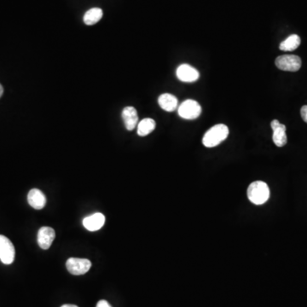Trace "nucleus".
<instances>
[{
    "label": "nucleus",
    "instance_id": "obj_12",
    "mask_svg": "<svg viewBox=\"0 0 307 307\" xmlns=\"http://www.w3.org/2000/svg\"><path fill=\"white\" fill-rule=\"evenodd\" d=\"M122 119L126 130L132 131L137 126L138 122V116L136 108L133 107H125L122 111Z\"/></svg>",
    "mask_w": 307,
    "mask_h": 307
},
{
    "label": "nucleus",
    "instance_id": "obj_11",
    "mask_svg": "<svg viewBox=\"0 0 307 307\" xmlns=\"http://www.w3.org/2000/svg\"><path fill=\"white\" fill-rule=\"evenodd\" d=\"M27 202L30 206L37 210L44 208L46 204V197L41 191L38 189H33L27 195Z\"/></svg>",
    "mask_w": 307,
    "mask_h": 307
},
{
    "label": "nucleus",
    "instance_id": "obj_1",
    "mask_svg": "<svg viewBox=\"0 0 307 307\" xmlns=\"http://www.w3.org/2000/svg\"><path fill=\"white\" fill-rule=\"evenodd\" d=\"M229 135V129L224 124L215 125L204 134L203 143L206 148H213L226 139Z\"/></svg>",
    "mask_w": 307,
    "mask_h": 307
},
{
    "label": "nucleus",
    "instance_id": "obj_3",
    "mask_svg": "<svg viewBox=\"0 0 307 307\" xmlns=\"http://www.w3.org/2000/svg\"><path fill=\"white\" fill-rule=\"evenodd\" d=\"M179 116L185 119H195L200 116L202 113L201 105L195 100H186L183 102L178 109Z\"/></svg>",
    "mask_w": 307,
    "mask_h": 307
},
{
    "label": "nucleus",
    "instance_id": "obj_16",
    "mask_svg": "<svg viewBox=\"0 0 307 307\" xmlns=\"http://www.w3.org/2000/svg\"><path fill=\"white\" fill-rule=\"evenodd\" d=\"M102 15L103 13L102 9L93 8L86 12V14L84 15V22L88 26H92V25L98 23L102 17Z\"/></svg>",
    "mask_w": 307,
    "mask_h": 307
},
{
    "label": "nucleus",
    "instance_id": "obj_15",
    "mask_svg": "<svg viewBox=\"0 0 307 307\" xmlns=\"http://www.w3.org/2000/svg\"><path fill=\"white\" fill-rule=\"evenodd\" d=\"M155 128V121L150 118H146L141 120L137 125V134L140 137H145L151 133Z\"/></svg>",
    "mask_w": 307,
    "mask_h": 307
},
{
    "label": "nucleus",
    "instance_id": "obj_4",
    "mask_svg": "<svg viewBox=\"0 0 307 307\" xmlns=\"http://www.w3.org/2000/svg\"><path fill=\"white\" fill-rule=\"evenodd\" d=\"M275 63L281 70L296 72L302 67V59L296 55H284L278 57Z\"/></svg>",
    "mask_w": 307,
    "mask_h": 307
},
{
    "label": "nucleus",
    "instance_id": "obj_14",
    "mask_svg": "<svg viewBox=\"0 0 307 307\" xmlns=\"http://www.w3.org/2000/svg\"><path fill=\"white\" fill-rule=\"evenodd\" d=\"M302 43V39L297 34H292L280 44L281 51H293L296 50Z\"/></svg>",
    "mask_w": 307,
    "mask_h": 307
},
{
    "label": "nucleus",
    "instance_id": "obj_13",
    "mask_svg": "<svg viewBox=\"0 0 307 307\" xmlns=\"http://www.w3.org/2000/svg\"><path fill=\"white\" fill-rule=\"evenodd\" d=\"M159 105L161 106L162 109L167 112H172L174 111L178 107L179 105V101L175 96L169 94V93H165L162 95L160 96L158 99Z\"/></svg>",
    "mask_w": 307,
    "mask_h": 307
},
{
    "label": "nucleus",
    "instance_id": "obj_9",
    "mask_svg": "<svg viewBox=\"0 0 307 307\" xmlns=\"http://www.w3.org/2000/svg\"><path fill=\"white\" fill-rule=\"evenodd\" d=\"M56 237L55 230L51 227L44 226L38 232V243L42 249H49Z\"/></svg>",
    "mask_w": 307,
    "mask_h": 307
},
{
    "label": "nucleus",
    "instance_id": "obj_8",
    "mask_svg": "<svg viewBox=\"0 0 307 307\" xmlns=\"http://www.w3.org/2000/svg\"><path fill=\"white\" fill-rule=\"evenodd\" d=\"M273 136L272 139L275 144L278 147H284L287 143L288 138L286 134V126L284 124H281L278 119H273L271 123Z\"/></svg>",
    "mask_w": 307,
    "mask_h": 307
},
{
    "label": "nucleus",
    "instance_id": "obj_5",
    "mask_svg": "<svg viewBox=\"0 0 307 307\" xmlns=\"http://www.w3.org/2000/svg\"><path fill=\"white\" fill-rule=\"evenodd\" d=\"M15 247L6 236L0 235V260L4 265H10L15 260Z\"/></svg>",
    "mask_w": 307,
    "mask_h": 307
},
{
    "label": "nucleus",
    "instance_id": "obj_18",
    "mask_svg": "<svg viewBox=\"0 0 307 307\" xmlns=\"http://www.w3.org/2000/svg\"><path fill=\"white\" fill-rule=\"evenodd\" d=\"M97 307H112L110 306V304L108 303V302H106V301H100V302L98 303L97 305Z\"/></svg>",
    "mask_w": 307,
    "mask_h": 307
},
{
    "label": "nucleus",
    "instance_id": "obj_20",
    "mask_svg": "<svg viewBox=\"0 0 307 307\" xmlns=\"http://www.w3.org/2000/svg\"><path fill=\"white\" fill-rule=\"evenodd\" d=\"M61 307H78L77 306H75V305H63Z\"/></svg>",
    "mask_w": 307,
    "mask_h": 307
},
{
    "label": "nucleus",
    "instance_id": "obj_10",
    "mask_svg": "<svg viewBox=\"0 0 307 307\" xmlns=\"http://www.w3.org/2000/svg\"><path fill=\"white\" fill-rule=\"evenodd\" d=\"M105 223L104 215L100 212H97L89 217L84 218L83 225L90 231H97L103 226Z\"/></svg>",
    "mask_w": 307,
    "mask_h": 307
},
{
    "label": "nucleus",
    "instance_id": "obj_17",
    "mask_svg": "<svg viewBox=\"0 0 307 307\" xmlns=\"http://www.w3.org/2000/svg\"><path fill=\"white\" fill-rule=\"evenodd\" d=\"M301 113H302V117L305 122L307 123V105H305L302 107L301 109Z\"/></svg>",
    "mask_w": 307,
    "mask_h": 307
},
{
    "label": "nucleus",
    "instance_id": "obj_2",
    "mask_svg": "<svg viewBox=\"0 0 307 307\" xmlns=\"http://www.w3.org/2000/svg\"><path fill=\"white\" fill-rule=\"evenodd\" d=\"M248 197L255 205H262L269 200L270 190L268 185L262 181L252 183L248 189Z\"/></svg>",
    "mask_w": 307,
    "mask_h": 307
},
{
    "label": "nucleus",
    "instance_id": "obj_7",
    "mask_svg": "<svg viewBox=\"0 0 307 307\" xmlns=\"http://www.w3.org/2000/svg\"><path fill=\"white\" fill-rule=\"evenodd\" d=\"M177 77L183 82H195L200 78L197 69L189 64H182L177 69Z\"/></svg>",
    "mask_w": 307,
    "mask_h": 307
},
{
    "label": "nucleus",
    "instance_id": "obj_19",
    "mask_svg": "<svg viewBox=\"0 0 307 307\" xmlns=\"http://www.w3.org/2000/svg\"><path fill=\"white\" fill-rule=\"evenodd\" d=\"M3 87H2V85L0 84V98L2 97V95H3Z\"/></svg>",
    "mask_w": 307,
    "mask_h": 307
},
{
    "label": "nucleus",
    "instance_id": "obj_6",
    "mask_svg": "<svg viewBox=\"0 0 307 307\" xmlns=\"http://www.w3.org/2000/svg\"><path fill=\"white\" fill-rule=\"evenodd\" d=\"M92 266V262L87 259L70 258L67 260L66 267L71 274L75 276L86 274Z\"/></svg>",
    "mask_w": 307,
    "mask_h": 307
}]
</instances>
